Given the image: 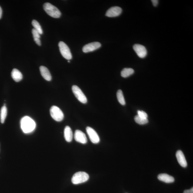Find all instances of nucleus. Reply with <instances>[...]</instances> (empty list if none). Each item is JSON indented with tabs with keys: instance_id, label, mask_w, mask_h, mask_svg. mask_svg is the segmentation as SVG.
<instances>
[{
	"instance_id": "nucleus-1",
	"label": "nucleus",
	"mask_w": 193,
	"mask_h": 193,
	"mask_svg": "<svg viewBox=\"0 0 193 193\" xmlns=\"http://www.w3.org/2000/svg\"><path fill=\"white\" fill-rule=\"evenodd\" d=\"M21 126L23 132L28 133L34 130L36 127V124L34 120L31 117L25 116L21 120Z\"/></svg>"
},
{
	"instance_id": "nucleus-2",
	"label": "nucleus",
	"mask_w": 193,
	"mask_h": 193,
	"mask_svg": "<svg viewBox=\"0 0 193 193\" xmlns=\"http://www.w3.org/2000/svg\"><path fill=\"white\" fill-rule=\"evenodd\" d=\"M43 8L47 14L54 18H59L61 15V13L57 8L50 3L44 4Z\"/></svg>"
},
{
	"instance_id": "nucleus-3",
	"label": "nucleus",
	"mask_w": 193,
	"mask_h": 193,
	"mask_svg": "<svg viewBox=\"0 0 193 193\" xmlns=\"http://www.w3.org/2000/svg\"><path fill=\"white\" fill-rule=\"evenodd\" d=\"M89 176L84 172H78L75 173L73 176L72 182L73 184L77 185L85 182L88 180Z\"/></svg>"
},
{
	"instance_id": "nucleus-4",
	"label": "nucleus",
	"mask_w": 193,
	"mask_h": 193,
	"mask_svg": "<svg viewBox=\"0 0 193 193\" xmlns=\"http://www.w3.org/2000/svg\"><path fill=\"white\" fill-rule=\"evenodd\" d=\"M50 112L51 117L56 121H61L64 119V114L62 110L56 106H52L51 108Z\"/></svg>"
},
{
	"instance_id": "nucleus-5",
	"label": "nucleus",
	"mask_w": 193,
	"mask_h": 193,
	"mask_svg": "<svg viewBox=\"0 0 193 193\" xmlns=\"http://www.w3.org/2000/svg\"><path fill=\"white\" fill-rule=\"evenodd\" d=\"M58 46L60 52L62 56L67 60H71L72 57V55L67 45L62 41H61L59 43Z\"/></svg>"
},
{
	"instance_id": "nucleus-6",
	"label": "nucleus",
	"mask_w": 193,
	"mask_h": 193,
	"mask_svg": "<svg viewBox=\"0 0 193 193\" xmlns=\"http://www.w3.org/2000/svg\"><path fill=\"white\" fill-rule=\"evenodd\" d=\"M72 90L75 96L77 98L79 101L81 103L85 104L87 103V100L86 96L82 90L78 86L74 85L72 86Z\"/></svg>"
},
{
	"instance_id": "nucleus-7",
	"label": "nucleus",
	"mask_w": 193,
	"mask_h": 193,
	"mask_svg": "<svg viewBox=\"0 0 193 193\" xmlns=\"http://www.w3.org/2000/svg\"><path fill=\"white\" fill-rule=\"evenodd\" d=\"M86 130L92 143L97 144L100 142V139L99 136L93 129L91 127H87L86 128Z\"/></svg>"
},
{
	"instance_id": "nucleus-8",
	"label": "nucleus",
	"mask_w": 193,
	"mask_h": 193,
	"mask_svg": "<svg viewBox=\"0 0 193 193\" xmlns=\"http://www.w3.org/2000/svg\"><path fill=\"white\" fill-rule=\"evenodd\" d=\"M133 49L139 58H143L146 56L147 53L146 49L142 45L135 44L133 46Z\"/></svg>"
},
{
	"instance_id": "nucleus-9",
	"label": "nucleus",
	"mask_w": 193,
	"mask_h": 193,
	"mask_svg": "<svg viewBox=\"0 0 193 193\" xmlns=\"http://www.w3.org/2000/svg\"><path fill=\"white\" fill-rule=\"evenodd\" d=\"M101 46V44L99 42H92L85 45L83 48L82 51L85 53L93 52L100 48Z\"/></svg>"
},
{
	"instance_id": "nucleus-10",
	"label": "nucleus",
	"mask_w": 193,
	"mask_h": 193,
	"mask_svg": "<svg viewBox=\"0 0 193 193\" xmlns=\"http://www.w3.org/2000/svg\"><path fill=\"white\" fill-rule=\"evenodd\" d=\"M122 12V9L119 7H113L108 9L106 14V16L114 17L119 16Z\"/></svg>"
},
{
	"instance_id": "nucleus-11",
	"label": "nucleus",
	"mask_w": 193,
	"mask_h": 193,
	"mask_svg": "<svg viewBox=\"0 0 193 193\" xmlns=\"http://www.w3.org/2000/svg\"><path fill=\"white\" fill-rule=\"evenodd\" d=\"M75 140L78 142L82 144H86L87 142V139L86 135L83 132L79 130H77L74 135Z\"/></svg>"
},
{
	"instance_id": "nucleus-12",
	"label": "nucleus",
	"mask_w": 193,
	"mask_h": 193,
	"mask_svg": "<svg viewBox=\"0 0 193 193\" xmlns=\"http://www.w3.org/2000/svg\"><path fill=\"white\" fill-rule=\"evenodd\" d=\"M176 157L178 159L179 164L183 167H186L187 166V162L184 153L181 150L177 151Z\"/></svg>"
},
{
	"instance_id": "nucleus-13",
	"label": "nucleus",
	"mask_w": 193,
	"mask_h": 193,
	"mask_svg": "<svg viewBox=\"0 0 193 193\" xmlns=\"http://www.w3.org/2000/svg\"><path fill=\"white\" fill-rule=\"evenodd\" d=\"M41 75L45 80L47 81H51L52 80L50 72L49 71L48 69L44 66H41L39 68Z\"/></svg>"
},
{
	"instance_id": "nucleus-14",
	"label": "nucleus",
	"mask_w": 193,
	"mask_h": 193,
	"mask_svg": "<svg viewBox=\"0 0 193 193\" xmlns=\"http://www.w3.org/2000/svg\"><path fill=\"white\" fill-rule=\"evenodd\" d=\"M159 180L166 183H171L174 182V177L166 174H159L158 176Z\"/></svg>"
},
{
	"instance_id": "nucleus-15",
	"label": "nucleus",
	"mask_w": 193,
	"mask_h": 193,
	"mask_svg": "<svg viewBox=\"0 0 193 193\" xmlns=\"http://www.w3.org/2000/svg\"><path fill=\"white\" fill-rule=\"evenodd\" d=\"M64 138L67 142H71L73 137V135L71 128L68 126H67L64 130Z\"/></svg>"
},
{
	"instance_id": "nucleus-16",
	"label": "nucleus",
	"mask_w": 193,
	"mask_h": 193,
	"mask_svg": "<svg viewBox=\"0 0 193 193\" xmlns=\"http://www.w3.org/2000/svg\"><path fill=\"white\" fill-rule=\"evenodd\" d=\"M11 76L13 80L16 82L20 81L23 78L22 74L19 70L15 68L12 71Z\"/></svg>"
},
{
	"instance_id": "nucleus-17",
	"label": "nucleus",
	"mask_w": 193,
	"mask_h": 193,
	"mask_svg": "<svg viewBox=\"0 0 193 193\" xmlns=\"http://www.w3.org/2000/svg\"><path fill=\"white\" fill-rule=\"evenodd\" d=\"M134 73V70L131 68H125L122 70L121 76L123 78H127L132 75Z\"/></svg>"
},
{
	"instance_id": "nucleus-18",
	"label": "nucleus",
	"mask_w": 193,
	"mask_h": 193,
	"mask_svg": "<svg viewBox=\"0 0 193 193\" xmlns=\"http://www.w3.org/2000/svg\"><path fill=\"white\" fill-rule=\"evenodd\" d=\"M32 33L33 38L35 43L39 46H41V43L40 38V34L38 31H37L34 28L32 29Z\"/></svg>"
},
{
	"instance_id": "nucleus-19",
	"label": "nucleus",
	"mask_w": 193,
	"mask_h": 193,
	"mask_svg": "<svg viewBox=\"0 0 193 193\" xmlns=\"http://www.w3.org/2000/svg\"><path fill=\"white\" fill-rule=\"evenodd\" d=\"M7 114V109L6 106H3L1 108L0 117H1V122L2 123H5V120L6 118Z\"/></svg>"
},
{
	"instance_id": "nucleus-20",
	"label": "nucleus",
	"mask_w": 193,
	"mask_h": 193,
	"mask_svg": "<svg viewBox=\"0 0 193 193\" xmlns=\"http://www.w3.org/2000/svg\"><path fill=\"white\" fill-rule=\"evenodd\" d=\"M117 100L119 103L123 105H125L126 104L123 92L121 90H118L117 93Z\"/></svg>"
},
{
	"instance_id": "nucleus-21",
	"label": "nucleus",
	"mask_w": 193,
	"mask_h": 193,
	"mask_svg": "<svg viewBox=\"0 0 193 193\" xmlns=\"http://www.w3.org/2000/svg\"><path fill=\"white\" fill-rule=\"evenodd\" d=\"M32 25L34 27L35 30L38 31L40 34H43V31L41 25L39 23L35 20H33L32 21Z\"/></svg>"
},
{
	"instance_id": "nucleus-22",
	"label": "nucleus",
	"mask_w": 193,
	"mask_h": 193,
	"mask_svg": "<svg viewBox=\"0 0 193 193\" xmlns=\"http://www.w3.org/2000/svg\"><path fill=\"white\" fill-rule=\"evenodd\" d=\"M135 120L136 123L140 125H145L148 123L149 121L147 119H143L137 115L135 116Z\"/></svg>"
},
{
	"instance_id": "nucleus-23",
	"label": "nucleus",
	"mask_w": 193,
	"mask_h": 193,
	"mask_svg": "<svg viewBox=\"0 0 193 193\" xmlns=\"http://www.w3.org/2000/svg\"><path fill=\"white\" fill-rule=\"evenodd\" d=\"M138 116L139 117L143 119H147L148 115L144 111H137Z\"/></svg>"
},
{
	"instance_id": "nucleus-24",
	"label": "nucleus",
	"mask_w": 193,
	"mask_h": 193,
	"mask_svg": "<svg viewBox=\"0 0 193 193\" xmlns=\"http://www.w3.org/2000/svg\"><path fill=\"white\" fill-rule=\"evenodd\" d=\"M151 2L154 7L157 6V5H158L159 1L158 0H152Z\"/></svg>"
},
{
	"instance_id": "nucleus-25",
	"label": "nucleus",
	"mask_w": 193,
	"mask_h": 193,
	"mask_svg": "<svg viewBox=\"0 0 193 193\" xmlns=\"http://www.w3.org/2000/svg\"><path fill=\"white\" fill-rule=\"evenodd\" d=\"M184 193H193V188H192L190 190H185Z\"/></svg>"
},
{
	"instance_id": "nucleus-26",
	"label": "nucleus",
	"mask_w": 193,
	"mask_h": 193,
	"mask_svg": "<svg viewBox=\"0 0 193 193\" xmlns=\"http://www.w3.org/2000/svg\"><path fill=\"white\" fill-rule=\"evenodd\" d=\"M2 10L1 6H0V19L1 18L2 16Z\"/></svg>"
},
{
	"instance_id": "nucleus-27",
	"label": "nucleus",
	"mask_w": 193,
	"mask_h": 193,
	"mask_svg": "<svg viewBox=\"0 0 193 193\" xmlns=\"http://www.w3.org/2000/svg\"><path fill=\"white\" fill-rule=\"evenodd\" d=\"M68 62H69V63H70V61H68Z\"/></svg>"
}]
</instances>
